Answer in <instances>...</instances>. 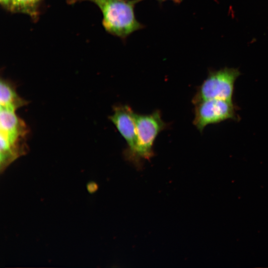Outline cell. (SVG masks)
<instances>
[{"label": "cell", "instance_id": "1", "mask_svg": "<svg viewBox=\"0 0 268 268\" xmlns=\"http://www.w3.org/2000/svg\"><path fill=\"white\" fill-rule=\"evenodd\" d=\"M88 0L95 3L102 12L105 30L123 42H126L133 33L145 27L136 17V0Z\"/></svg>", "mask_w": 268, "mask_h": 268}, {"label": "cell", "instance_id": "2", "mask_svg": "<svg viewBox=\"0 0 268 268\" xmlns=\"http://www.w3.org/2000/svg\"><path fill=\"white\" fill-rule=\"evenodd\" d=\"M0 169L2 173L14 161L27 152L28 129L15 111L0 108Z\"/></svg>", "mask_w": 268, "mask_h": 268}, {"label": "cell", "instance_id": "3", "mask_svg": "<svg viewBox=\"0 0 268 268\" xmlns=\"http://www.w3.org/2000/svg\"><path fill=\"white\" fill-rule=\"evenodd\" d=\"M240 74L238 68L233 67L209 70L207 77L199 87L192 102L195 105L209 99L233 101L235 82Z\"/></svg>", "mask_w": 268, "mask_h": 268}, {"label": "cell", "instance_id": "4", "mask_svg": "<svg viewBox=\"0 0 268 268\" xmlns=\"http://www.w3.org/2000/svg\"><path fill=\"white\" fill-rule=\"evenodd\" d=\"M134 118L137 146L130 161L136 164L141 159L149 160L154 155L153 146L155 140L159 133L166 128L167 124L162 119L158 110L149 114L135 113Z\"/></svg>", "mask_w": 268, "mask_h": 268}, {"label": "cell", "instance_id": "5", "mask_svg": "<svg viewBox=\"0 0 268 268\" xmlns=\"http://www.w3.org/2000/svg\"><path fill=\"white\" fill-rule=\"evenodd\" d=\"M237 107L233 101L209 99L195 104L193 124L201 133L209 125L217 124L228 120L238 121Z\"/></svg>", "mask_w": 268, "mask_h": 268}, {"label": "cell", "instance_id": "6", "mask_svg": "<svg viewBox=\"0 0 268 268\" xmlns=\"http://www.w3.org/2000/svg\"><path fill=\"white\" fill-rule=\"evenodd\" d=\"M113 111L109 118L126 140L128 147L124 154L126 159L130 161L137 146L135 113L127 105L115 106Z\"/></svg>", "mask_w": 268, "mask_h": 268}, {"label": "cell", "instance_id": "7", "mask_svg": "<svg viewBox=\"0 0 268 268\" xmlns=\"http://www.w3.org/2000/svg\"><path fill=\"white\" fill-rule=\"evenodd\" d=\"M28 104L16 92V85L7 79L1 78L0 81V108L16 111Z\"/></svg>", "mask_w": 268, "mask_h": 268}, {"label": "cell", "instance_id": "8", "mask_svg": "<svg viewBox=\"0 0 268 268\" xmlns=\"http://www.w3.org/2000/svg\"><path fill=\"white\" fill-rule=\"evenodd\" d=\"M42 0H11L9 8L13 12H21L35 17L37 7Z\"/></svg>", "mask_w": 268, "mask_h": 268}, {"label": "cell", "instance_id": "9", "mask_svg": "<svg viewBox=\"0 0 268 268\" xmlns=\"http://www.w3.org/2000/svg\"><path fill=\"white\" fill-rule=\"evenodd\" d=\"M142 0H136L137 3H138L139 2H140ZM155 0L157 1L159 3H160L167 0H171L177 4H179L182 1V0Z\"/></svg>", "mask_w": 268, "mask_h": 268}, {"label": "cell", "instance_id": "10", "mask_svg": "<svg viewBox=\"0 0 268 268\" xmlns=\"http://www.w3.org/2000/svg\"><path fill=\"white\" fill-rule=\"evenodd\" d=\"M0 1L3 5L4 6H8L9 7L11 0H0Z\"/></svg>", "mask_w": 268, "mask_h": 268}]
</instances>
